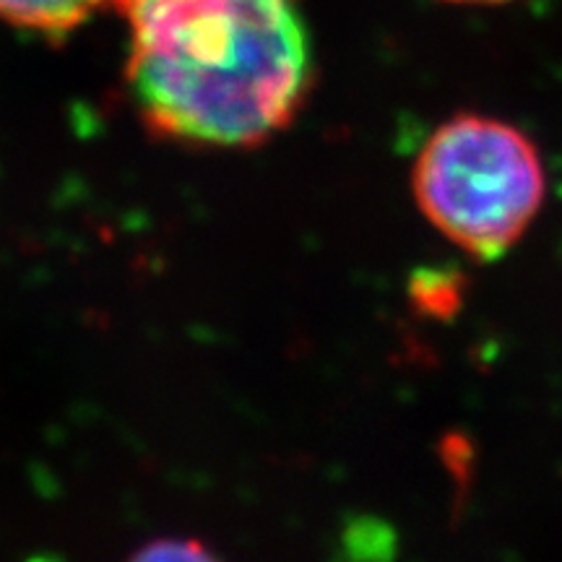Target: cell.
Segmentation results:
<instances>
[{"instance_id":"obj_3","label":"cell","mask_w":562,"mask_h":562,"mask_svg":"<svg viewBox=\"0 0 562 562\" xmlns=\"http://www.w3.org/2000/svg\"><path fill=\"white\" fill-rule=\"evenodd\" d=\"M110 0H0V21L19 30L63 37Z\"/></svg>"},{"instance_id":"obj_2","label":"cell","mask_w":562,"mask_h":562,"mask_svg":"<svg viewBox=\"0 0 562 562\" xmlns=\"http://www.w3.org/2000/svg\"><path fill=\"white\" fill-rule=\"evenodd\" d=\"M412 188L440 235L476 261H497L537 220L547 180L537 144L521 128L463 112L422 146Z\"/></svg>"},{"instance_id":"obj_5","label":"cell","mask_w":562,"mask_h":562,"mask_svg":"<svg viewBox=\"0 0 562 562\" xmlns=\"http://www.w3.org/2000/svg\"><path fill=\"white\" fill-rule=\"evenodd\" d=\"M446 3H456V5H503V3H510V0H446Z\"/></svg>"},{"instance_id":"obj_1","label":"cell","mask_w":562,"mask_h":562,"mask_svg":"<svg viewBox=\"0 0 562 562\" xmlns=\"http://www.w3.org/2000/svg\"><path fill=\"white\" fill-rule=\"evenodd\" d=\"M128 26V87L144 123L193 146H256L311 87L297 0H110Z\"/></svg>"},{"instance_id":"obj_4","label":"cell","mask_w":562,"mask_h":562,"mask_svg":"<svg viewBox=\"0 0 562 562\" xmlns=\"http://www.w3.org/2000/svg\"><path fill=\"white\" fill-rule=\"evenodd\" d=\"M463 286L461 277L453 271L422 269L412 279V300L419 313L432 315V318H448L461 307Z\"/></svg>"}]
</instances>
